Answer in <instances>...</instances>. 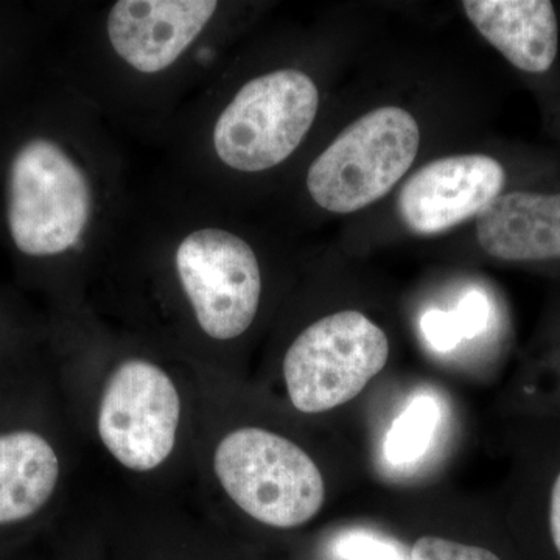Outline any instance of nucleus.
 Returning a JSON list of instances; mask_svg holds the SVG:
<instances>
[{
    "instance_id": "nucleus-1",
    "label": "nucleus",
    "mask_w": 560,
    "mask_h": 560,
    "mask_svg": "<svg viewBox=\"0 0 560 560\" xmlns=\"http://www.w3.org/2000/svg\"><path fill=\"white\" fill-rule=\"evenodd\" d=\"M213 470L245 514L272 528L311 522L326 501V485L312 456L272 431H231L217 445Z\"/></svg>"
},
{
    "instance_id": "nucleus-2",
    "label": "nucleus",
    "mask_w": 560,
    "mask_h": 560,
    "mask_svg": "<svg viewBox=\"0 0 560 560\" xmlns=\"http://www.w3.org/2000/svg\"><path fill=\"white\" fill-rule=\"evenodd\" d=\"M94 195L90 178L55 140H28L9 172L7 221L21 253L57 256L80 242L90 224Z\"/></svg>"
},
{
    "instance_id": "nucleus-3",
    "label": "nucleus",
    "mask_w": 560,
    "mask_h": 560,
    "mask_svg": "<svg viewBox=\"0 0 560 560\" xmlns=\"http://www.w3.org/2000/svg\"><path fill=\"white\" fill-rule=\"evenodd\" d=\"M420 128L408 110L382 106L349 125L307 173L312 200L331 213H352L381 200L418 156Z\"/></svg>"
},
{
    "instance_id": "nucleus-4",
    "label": "nucleus",
    "mask_w": 560,
    "mask_h": 560,
    "mask_svg": "<svg viewBox=\"0 0 560 560\" xmlns=\"http://www.w3.org/2000/svg\"><path fill=\"white\" fill-rule=\"evenodd\" d=\"M319 91L298 69H279L243 84L213 127L217 156L232 171L278 167L298 150L318 116Z\"/></svg>"
},
{
    "instance_id": "nucleus-5",
    "label": "nucleus",
    "mask_w": 560,
    "mask_h": 560,
    "mask_svg": "<svg viewBox=\"0 0 560 560\" xmlns=\"http://www.w3.org/2000/svg\"><path fill=\"white\" fill-rule=\"evenodd\" d=\"M389 341L363 313H334L307 327L283 359L293 407L319 415L355 399L386 366Z\"/></svg>"
},
{
    "instance_id": "nucleus-6",
    "label": "nucleus",
    "mask_w": 560,
    "mask_h": 560,
    "mask_svg": "<svg viewBox=\"0 0 560 560\" xmlns=\"http://www.w3.org/2000/svg\"><path fill=\"white\" fill-rule=\"evenodd\" d=\"M175 270L209 338L231 341L249 329L259 312L261 272L248 242L219 228L190 232L176 248Z\"/></svg>"
},
{
    "instance_id": "nucleus-7",
    "label": "nucleus",
    "mask_w": 560,
    "mask_h": 560,
    "mask_svg": "<svg viewBox=\"0 0 560 560\" xmlns=\"http://www.w3.org/2000/svg\"><path fill=\"white\" fill-rule=\"evenodd\" d=\"M180 411L179 390L171 375L153 361L128 359L103 388L98 436L125 469L154 470L175 448Z\"/></svg>"
},
{
    "instance_id": "nucleus-8",
    "label": "nucleus",
    "mask_w": 560,
    "mask_h": 560,
    "mask_svg": "<svg viewBox=\"0 0 560 560\" xmlns=\"http://www.w3.org/2000/svg\"><path fill=\"white\" fill-rule=\"evenodd\" d=\"M506 168L488 154L441 158L411 176L400 190L399 213L419 235H436L477 219L504 194Z\"/></svg>"
},
{
    "instance_id": "nucleus-9",
    "label": "nucleus",
    "mask_w": 560,
    "mask_h": 560,
    "mask_svg": "<svg viewBox=\"0 0 560 560\" xmlns=\"http://www.w3.org/2000/svg\"><path fill=\"white\" fill-rule=\"evenodd\" d=\"M219 9L212 0H120L109 11L110 47L140 73H160L179 60Z\"/></svg>"
},
{
    "instance_id": "nucleus-10",
    "label": "nucleus",
    "mask_w": 560,
    "mask_h": 560,
    "mask_svg": "<svg viewBox=\"0 0 560 560\" xmlns=\"http://www.w3.org/2000/svg\"><path fill=\"white\" fill-rule=\"evenodd\" d=\"M477 241L493 259L560 265V190H511L477 217Z\"/></svg>"
},
{
    "instance_id": "nucleus-11",
    "label": "nucleus",
    "mask_w": 560,
    "mask_h": 560,
    "mask_svg": "<svg viewBox=\"0 0 560 560\" xmlns=\"http://www.w3.org/2000/svg\"><path fill=\"white\" fill-rule=\"evenodd\" d=\"M471 24L482 38L529 75L550 72L559 57V21L548 0H466Z\"/></svg>"
},
{
    "instance_id": "nucleus-12",
    "label": "nucleus",
    "mask_w": 560,
    "mask_h": 560,
    "mask_svg": "<svg viewBox=\"0 0 560 560\" xmlns=\"http://www.w3.org/2000/svg\"><path fill=\"white\" fill-rule=\"evenodd\" d=\"M60 471L46 438L33 431L0 434V525L38 514L54 495Z\"/></svg>"
},
{
    "instance_id": "nucleus-13",
    "label": "nucleus",
    "mask_w": 560,
    "mask_h": 560,
    "mask_svg": "<svg viewBox=\"0 0 560 560\" xmlns=\"http://www.w3.org/2000/svg\"><path fill=\"white\" fill-rule=\"evenodd\" d=\"M441 410L436 397L419 393L397 416L385 438V458L390 464H411L429 451Z\"/></svg>"
},
{
    "instance_id": "nucleus-14",
    "label": "nucleus",
    "mask_w": 560,
    "mask_h": 560,
    "mask_svg": "<svg viewBox=\"0 0 560 560\" xmlns=\"http://www.w3.org/2000/svg\"><path fill=\"white\" fill-rule=\"evenodd\" d=\"M490 305L482 291L464 294L453 312L431 308L422 316L420 329L423 340L436 352L447 353L463 340L478 337L488 327Z\"/></svg>"
},
{
    "instance_id": "nucleus-15",
    "label": "nucleus",
    "mask_w": 560,
    "mask_h": 560,
    "mask_svg": "<svg viewBox=\"0 0 560 560\" xmlns=\"http://www.w3.org/2000/svg\"><path fill=\"white\" fill-rule=\"evenodd\" d=\"M334 552L341 560H411L400 541L360 529L341 534Z\"/></svg>"
},
{
    "instance_id": "nucleus-16",
    "label": "nucleus",
    "mask_w": 560,
    "mask_h": 560,
    "mask_svg": "<svg viewBox=\"0 0 560 560\" xmlns=\"http://www.w3.org/2000/svg\"><path fill=\"white\" fill-rule=\"evenodd\" d=\"M411 560H501L495 552L481 547L458 544L441 537H420L412 545Z\"/></svg>"
},
{
    "instance_id": "nucleus-17",
    "label": "nucleus",
    "mask_w": 560,
    "mask_h": 560,
    "mask_svg": "<svg viewBox=\"0 0 560 560\" xmlns=\"http://www.w3.org/2000/svg\"><path fill=\"white\" fill-rule=\"evenodd\" d=\"M548 522H550L552 544H555L556 551H558L560 556V471L551 488L550 515H548Z\"/></svg>"
}]
</instances>
